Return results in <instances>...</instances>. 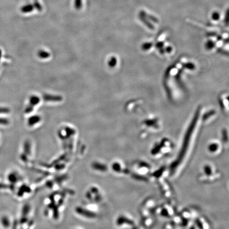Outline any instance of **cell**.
<instances>
[{
	"label": "cell",
	"mask_w": 229,
	"mask_h": 229,
	"mask_svg": "<svg viewBox=\"0 0 229 229\" xmlns=\"http://www.w3.org/2000/svg\"><path fill=\"white\" fill-rule=\"evenodd\" d=\"M151 45H152V44L151 43L144 44H143V47H143L144 50H146V49L149 48L151 47Z\"/></svg>",
	"instance_id": "19"
},
{
	"label": "cell",
	"mask_w": 229,
	"mask_h": 229,
	"mask_svg": "<svg viewBox=\"0 0 229 229\" xmlns=\"http://www.w3.org/2000/svg\"><path fill=\"white\" fill-rule=\"evenodd\" d=\"M1 55H2V53H1V50H0V59H1Z\"/></svg>",
	"instance_id": "20"
},
{
	"label": "cell",
	"mask_w": 229,
	"mask_h": 229,
	"mask_svg": "<svg viewBox=\"0 0 229 229\" xmlns=\"http://www.w3.org/2000/svg\"><path fill=\"white\" fill-rule=\"evenodd\" d=\"M39 101L40 99L39 97H37L36 95H32L30 99V104L28 106L34 109L35 106L38 104L39 102Z\"/></svg>",
	"instance_id": "5"
},
{
	"label": "cell",
	"mask_w": 229,
	"mask_h": 229,
	"mask_svg": "<svg viewBox=\"0 0 229 229\" xmlns=\"http://www.w3.org/2000/svg\"><path fill=\"white\" fill-rule=\"evenodd\" d=\"M38 55L39 56L41 59H46V58H48V57L50 56V54L47 52H46L45 50H39L38 53Z\"/></svg>",
	"instance_id": "8"
},
{
	"label": "cell",
	"mask_w": 229,
	"mask_h": 229,
	"mask_svg": "<svg viewBox=\"0 0 229 229\" xmlns=\"http://www.w3.org/2000/svg\"><path fill=\"white\" fill-rule=\"evenodd\" d=\"M24 150L27 154H29L30 152V144L28 141H26L24 144Z\"/></svg>",
	"instance_id": "12"
},
{
	"label": "cell",
	"mask_w": 229,
	"mask_h": 229,
	"mask_svg": "<svg viewBox=\"0 0 229 229\" xmlns=\"http://www.w3.org/2000/svg\"><path fill=\"white\" fill-rule=\"evenodd\" d=\"M9 111V109L7 108L0 107V113H8Z\"/></svg>",
	"instance_id": "18"
},
{
	"label": "cell",
	"mask_w": 229,
	"mask_h": 229,
	"mask_svg": "<svg viewBox=\"0 0 229 229\" xmlns=\"http://www.w3.org/2000/svg\"><path fill=\"white\" fill-rule=\"evenodd\" d=\"M44 99L45 101H61L62 100V97L59 96H55V95H44Z\"/></svg>",
	"instance_id": "4"
},
{
	"label": "cell",
	"mask_w": 229,
	"mask_h": 229,
	"mask_svg": "<svg viewBox=\"0 0 229 229\" xmlns=\"http://www.w3.org/2000/svg\"><path fill=\"white\" fill-rule=\"evenodd\" d=\"M9 120L6 118H0V124L1 125H7L9 124Z\"/></svg>",
	"instance_id": "17"
},
{
	"label": "cell",
	"mask_w": 229,
	"mask_h": 229,
	"mask_svg": "<svg viewBox=\"0 0 229 229\" xmlns=\"http://www.w3.org/2000/svg\"><path fill=\"white\" fill-rule=\"evenodd\" d=\"M212 18L214 20H218L220 18V14L218 12H214L212 15Z\"/></svg>",
	"instance_id": "16"
},
{
	"label": "cell",
	"mask_w": 229,
	"mask_h": 229,
	"mask_svg": "<svg viewBox=\"0 0 229 229\" xmlns=\"http://www.w3.org/2000/svg\"><path fill=\"white\" fill-rule=\"evenodd\" d=\"M74 7L75 9L79 10L82 7V0H75L74 1Z\"/></svg>",
	"instance_id": "11"
},
{
	"label": "cell",
	"mask_w": 229,
	"mask_h": 229,
	"mask_svg": "<svg viewBox=\"0 0 229 229\" xmlns=\"http://www.w3.org/2000/svg\"><path fill=\"white\" fill-rule=\"evenodd\" d=\"M34 7L35 9L37 10L38 11H41L43 10L42 6L41 5V3L39 2L38 0H34Z\"/></svg>",
	"instance_id": "9"
},
{
	"label": "cell",
	"mask_w": 229,
	"mask_h": 229,
	"mask_svg": "<svg viewBox=\"0 0 229 229\" xmlns=\"http://www.w3.org/2000/svg\"><path fill=\"white\" fill-rule=\"evenodd\" d=\"M224 23L227 25H229V8L227 10L225 17Z\"/></svg>",
	"instance_id": "15"
},
{
	"label": "cell",
	"mask_w": 229,
	"mask_h": 229,
	"mask_svg": "<svg viewBox=\"0 0 229 229\" xmlns=\"http://www.w3.org/2000/svg\"><path fill=\"white\" fill-rule=\"evenodd\" d=\"M41 120V117L39 116H32L28 119V124L30 126H32L37 124Z\"/></svg>",
	"instance_id": "6"
},
{
	"label": "cell",
	"mask_w": 229,
	"mask_h": 229,
	"mask_svg": "<svg viewBox=\"0 0 229 229\" xmlns=\"http://www.w3.org/2000/svg\"><path fill=\"white\" fill-rule=\"evenodd\" d=\"M139 18L144 23H145V25L147 27H148L150 29H153V26L146 19V14L145 12L142 11L140 12Z\"/></svg>",
	"instance_id": "1"
},
{
	"label": "cell",
	"mask_w": 229,
	"mask_h": 229,
	"mask_svg": "<svg viewBox=\"0 0 229 229\" xmlns=\"http://www.w3.org/2000/svg\"><path fill=\"white\" fill-rule=\"evenodd\" d=\"M116 62H117V60H116V58L115 57H112L111 59L110 60V61L109 62V66H111V67H113V66H115L116 64Z\"/></svg>",
	"instance_id": "14"
},
{
	"label": "cell",
	"mask_w": 229,
	"mask_h": 229,
	"mask_svg": "<svg viewBox=\"0 0 229 229\" xmlns=\"http://www.w3.org/2000/svg\"><path fill=\"white\" fill-rule=\"evenodd\" d=\"M35 8L33 4H26L20 8V11L23 14H29L33 11Z\"/></svg>",
	"instance_id": "2"
},
{
	"label": "cell",
	"mask_w": 229,
	"mask_h": 229,
	"mask_svg": "<svg viewBox=\"0 0 229 229\" xmlns=\"http://www.w3.org/2000/svg\"><path fill=\"white\" fill-rule=\"evenodd\" d=\"M1 223H2L3 226L5 227H6V228L8 227L10 225V221L9 218L5 216L2 218Z\"/></svg>",
	"instance_id": "7"
},
{
	"label": "cell",
	"mask_w": 229,
	"mask_h": 229,
	"mask_svg": "<svg viewBox=\"0 0 229 229\" xmlns=\"http://www.w3.org/2000/svg\"><path fill=\"white\" fill-rule=\"evenodd\" d=\"M8 179L10 182H12V183L13 182L14 183V182L18 181V177H17L15 173H10L9 176H8Z\"/></svg>",
	"instance_id": "10"
},
{
	"label": "cell",
	"mask_w": 229,
	"mask_h": 229,
	"mask_svg": "<svg viewBox=\"0 0 229 229\" xmlns=\"http://www.w3.org/2000/svg\"><path fill=\"white\" fill-rule=\"evenodd\" d=\"M29 211V206L28 205H25V206L23 207V215H26L28 214V212Z\"/></svg>",
	"instance_id": "13"
},
{
	"label": "cell",
	"mask_w": 229,
	"mask_h": 229,
	"mask_svg": "<svg viewBox=\"0 0 229 229\" xmlns=\"http://www.w3.org/2000/svg\"><path fill=\"white\" fill-rule=\"evenodd\" d=\"M77 213H79L80 214L82 215H84L86 217H88V218H94L95 216L94 214L86 211V209L85 210L83 209L81 207L79 208V209H77Z\"/></svg>",
	"instance_id": "3"
}]
</instances>
